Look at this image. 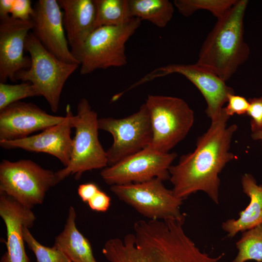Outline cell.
<instances>
[{
    "label": "cell",
    "instance_id": "1",
    "mask_svg": "<svg viewBox=\"0 0 262 262\" xmlns=\"http://www.w3.org/2000/svg\"><path fill=\"white\" fill-rule=\"evenodd\" d=\"M185 219L138 220L133 232L105 243L102 252L109 262H219L201 251L183 229Z\"/></svg>",
    "mask_w": 262,
    "mask_h": 262
},
{
    "label": "cell",
    "instance_id": "2",
    "mask_svg": "<svg viewBox=\"0 0 262 262\" xmlns=\"http://www.w3.org/2000/svg\"><path fill=\"white\" fill-rule=\"evenodd\" d=\"M229 117L224 109L220 116L211 121L208 130L197 138L195 149L182 155L177 164L170 166L169 180L178 197L184 200L202 191L218 204L219 175L235 158L229 150L237 126H227Z\"/></svg>",
    "mask_w": 262,
    "mask_h": 262
},
{
    "label": "cell",
    "instance_id": "3",
    "mask_svg": "<svg viewBox=\"0 0 262 262\" xmlns=\"http://www.w3.org/2000/svg\"><path fill=\"white\" fill-rule=\"evenodd\" d=\"M248 3L247 0H238L218 19L199 51L196 64L225 82L249 56V48L244 37V18Z\"/></svg>",
    "mask_w": 262,
    "mask_h": 262
},
{
    "label": "cell",
    "instance_id": "4",
    "mask_svg": "<svg viewBox=\"0 0 262 262\" xmlns=\"http://www.w3.org/2000/svg\"><path fill=\"white\" fill-rule=\"evenodd\" d=\"M98 118L88 100L82 98L77 106V114L72 118L75 134L68 164L56 172L60 182L70 175L78 180L83 173L108 166L106 151L98 137Z\"/></svg>",
    "mask_w": 262,
    "mask_h": 262
},
{
    "label": "cell",
    "instance_id": "5",
    "mask_svg": "<svg viewBox=\"0 0 262 262\" xmlns=\"http://www.w3.org/2000/svg\"><path fill=\"white\" fill-rule=\"evenodd\" d=\"M25 50L30 55L31 65L29 68L16 73L15 80L32 83L55 113L65 83L80 65L57 58L43 46L31 32L26 37Z\"/></svg>",
    "mask_w": 262,
    "mask_h": 262
},
{
    "label": "cell",
    "instance_id": "6",
    "mask_svg": "<svg viewBox=\"0 0 262 262\" xmlns=\"http://www.w3.org/2000/svg\"><path fill=\"white\" fill-rule=\"evenodd\" d=\"M152 130L150 148L163 153L182 141L192 127L194 113L182 98L163 95H148L145 102Z\"/></svg>",
    "mask_w": 262,
    "mask_h": 262
},
{
    "label": "cell",
    "instance_id": "7",
    "mask_svg": "<svg viewBox=\"0 0 262 262\" xmlns=\"http://www.w3.org/2000/svg\"><path fill=\"white\" fill-rule=\"evenodd\" d=\"M59 182L56 172L30 160L0 164V193L31 209L42 204L47 192Z\"/></svg>",
    "mask_w": 262,
    "mask_h": 262
},
{
    "label": "cell",
    "instance_id": "8",
    "mask_svg": "<svg viewBox=\"0 0 262 262\" xmlns=\"http://www.w3.org/2000/svg\"><path fill=\"white\" fill-rule=\"evenodd\" d=\"M141 21L134 17L126 24L95 29L85 42L79 56L80 74L86 75L97 69L126 65L125 45L139 27Z\"/></svg>",
    "mask_w": 262,
    "mask_h": 262
},
{
    "label": "cell",
    "instance_id": "9",
    "mask_svg": "<svg viewBox=\"0 0 262 262\" xmlns=\"http://www.w3.org/2000/svg\"><path fill=\"white\" fill-rule=\"evenodd\" d=\"M163 182L155 178L141 183L112 185L110 190L149 220L185 219V215L180 210L183 200L166 188Z\"/></svg>",
    "mask_w": 262,
    "mask_h": 262
},
{
    "label": "cell",
    "instance_id": "10",
    "mask_svg": "<svg viewBox=\"0 0 262 262\" xmlns=\"http://www.w3.org/2000/svg\"><path fill=\"white\" fill-rule=\"evenodd\" d=\"M99 130L110 133L114 139L106 151L108 166L147 147L152 139L149 113L144 103L138 111L124 118H98Z\"/></svg>",
    "mask_w": 262,
    "mask_h": 262
},
{
    "label": "cell",
    "instance_id": "11",
    "mask_svg": "<svg viewBox=\"0 0 262 262\" xmlns=\"http://www.w3.org/2000/svg\"><path fill=\"white\" fill-rule=\"evenodd\" d=\"M177 153H163L149 147L115 164L103 168L100 176L107 184L141 183L155 178L169 179V169Z\"/></svg>",
    "mask_w": 262,
    "mask_h": 262
},
{
    "label": "cell",
    "instance_id": "12",
    "mask_svg": "<svg viewBox=\"0 0 262 262\" xmlns=\"http://www.w3.org/2000/svg\"><path fill=\"white\" fill-rule=\"evenodd\" d=\"M175 73L184 76L199 90L206 101V113L211 121L220 116L229 96L235 94L233 89L227 85L226 82L196 63L171 64L156 68L131 85V87L133 89L157 78Z\"/></svg>",
    "mask_w": 262,
    "mask_h": 262
},
{
    "label": "cell",
    "instance_id": "13",
    "mask_svg": "<svg viewBox=\"0 0 262 262\" xmlns=\"http://www.w3.org/2000/svg\"><path fill=\"white\" fill-rule=\"evenodd\" d=\"M32 33L43 46L61 61L80 65L72 55L57 0H39L33 6Z\"/></svg>",
    "mask_w": 262,
    "mask_h": 262
},
{
    "label": "cell",
    "instance_id": "14",
    "mask_svg": "<svg viewBox=\"0 0 262 262\" xmlns=\"http://www.w3.org/2000/svg\"><path fill=\"white\" fill-rule=\"evenodd\" d=\"M31 19L22 20L8 15L0 16V82L8 79L15 82V75L27 69L31 65L30 57L25 56L26 37L33 27Z\"/></svg>",
    "mask_w": 262,
    "mask_h": 262
},
{
    "label": "cell",
    "instance_id": "15",
    "mask_svg": "<svg viewBox=\"0 0 262 262\" xmlns=\"http://www.w3.org/2000/svg\"><path fill=\"white\" fill-rule=\"evenodd\" d=\"M65 116L47 113L31 102L17 101L0 111V141L27 137L64 120Z\"/></svg>",
    "mask_w": 262,
    "mask_h": 262
},
{
    "label": "cell",
    "instance_id": "16",
    "mask_svg": "<svg viewBox=\"0 0 262 262\" xmlns=\"http://www.w3.org/2000/svg\"><path fill=\"white\" fill-rule=\"evenodd\" d=\"M73 115L67 105L65 118L62 122L36 135L18 140L0 141V146L6 149L20 148L30 152L46 153L57 158L66 167L69 163L71 153Z\"/></svg>",
    "mask_w": 262,
    "mask_h": 262
},
{
    "label": "cell",
    "instance_id": "17",
    "mask_svg": "<svg viewBox=\"0 0 262 262\" xmlns=\"http://www.w3.org/2000/svg\"><path fill=\"white\" fill-rule=\"evenodd\" d=\"M0 216L4 222L6 251L0 262H30L26 253L23 229H30L36 217L29 209L11 197L0 193Z\"/></svg>",
    "mask_w": 262,
    "mask_h": 262
},
{
    "label": "cell",
    "instance_id": "18",
    "mask_svg": "<svg viewBox=\"0 0 262 262\" xmlns=\"http://www.w3.org/2000/svg\"><path fill=\"white\" fill-rule=\"evenodd\" d=\"M57 0L63 10V24L70 49L79 62V57L85 42L95 30L96 7L94 0Z\"/></svg>",
    "mask_w": 262,
    "mask_h": 262
},
{
    "label": "cell",
    "instance_id": "19",
    "mask_svg": "<svg viewBox=\"0 0 262 262\" xmlns=\"http://www.w3.org/2000/svg\"><path fill=\"white\" fill-rule=\"evenodd\" d=\"M244 193L250 198L246 208L239 213V217L224 222L222 228L229 237H233L239 232H243L262 224V185H258L250 174L241 178Z\"/></svg>",
    "mask_w": 262,
    "mask_h": 262
},
{
    "label": "cell",
    "instance_id": "20",
    "mask_svg": "<svg viewBox=\"0 0 262 262\" xmlns=\"http://www.w3.org/2000/svg\"><path fill=\"white\" fill-rule=\"evenodd\" d=\"M76 219L75 209L70 206L64 228L55 237L53 246L61 250L71 262H97L89 241L78 229Z\"/></svg>",
    "mask_w": 262,
    "mask_h": 262
},
{
    "label": "cell",
    "instance_id": "21",
    "mask_svg": "<svg viewBox=\"0 0 262 262\" xmlns=\"http://www.w3.org/2000/svg\"><path fill=\"white\" fill-rule=\"evenodd\" d=\"M133 17L146 20L159 28H164L171 20L174 5L168 0H129Z\"/></svg>",
    "mask_w": 262,
    "mask_h": 262
},
{
    "label": "cell",
    "instance_id": "22",
    "mask_svg": "<svg viewBox=\"0 0 262 262\" xmlns=\"http://www.w3.org/2000/svg\"><path fill=\"white\" fill-rule=\"evenodd\" d=\"M96 7L95 29L102 26L126 24L134 18L129 0H94Z\"/></svg>",
    "mask_w": 262,
    "mask_h": 262
},
{
    "label": "cell",
    "instance_id": "23",
    "mask_svg": "<svg viewBox=\"0 0 262 262\" xmlns=\"http://www.w3.org/2000/svg\"><path fill=\"white\" fill-rule=\"evenodd\" d=\"M236 246L238 252L232 262H262V224L243 232Z\"/></svg>",
    "mask_w": 262,
    "mask_h": 262
},
{
    "label": "cell",
    "instance_id": "24",
    "mask_svg": "<svg viewBox=\"0 0 262 262\" xmlns=\"http://www.w3.org/2000/svg\"><path fill=\"white\" fill-rule=\"evenodd\" d=\"M238 0H175L174 5L184 16L200 10L211 12L217 19L223 17Z\"/></svg>",
    "mask_w": 262,
    "mask_h": 262
},
{
    "label": "cell",
    "instance_id": "25",
    "mask_svg": "<svg viewBox=\"0 0 262 262\" xmlns=\"http://www.w3.org/2000/svg\"><path fill=\"white\" fill-rule=\"evenodd\" d=\"M41 96L32 83L9 84L0 82V111L24 98Z\"/></svg>",
    "mask_w": 262,
    "mask_h": 262
},
{
    "label": "cell",
    "instance_id": "26",
    "mask_svg": "<svg viewBox=\"0 0 262 262\" xmlns=\"http://www.w3.org/2000/svg\"><path fill=\"white\" fill-rule=\"evenodd\" d=\"M25 243L34 254L36 262H71L67 256L59 249L44 246L39 243L31 233L29 228L23 229Z\"/></svg>",
    "mask_w": 262,
    "mask_h": 262
},
{
    "label": "cell",
    "instance_id": "27",
    "mask_svg": "<svg viewBox=\"0 0 262 262\" xmlns=\"http://www.w3.org/2000/svg\"><path fill=\"white\" fill-rule=\"evenodd\" d=\"M249 108L246 115L251 117L252 133L262 131V97L249 98Z\"/></svg>",
    "mask_w": 262,
    "mask_h": 262
},
{
    "label": "cell",
    "instance_id": "28",
    "mask_svg": "<svg viewBox=\"0 0 262 262\" xmlns=\"http://www.w3.org/2000/svg\"><path fill=\"white\" fill-rule=\"evenodd\" d=\"M227 106L224 108L226 113L229 116L235 114L246 115L249 108V102L245 98L230 94L228 97Z\"/></svg>",
    "mask_w": 262,
    "mask_h": 262
},
{
    "label": "cell",
    "instance_id": "29",
    "mask_svg": "<svg viewBox=\"0 0 262 262\" xmlns=\"http://www.w3.org/2000/svg\"><path fill=\"white\" fill-rule=\"evenodd\" d=\"M33 11L30 0H13L9 16L17 19L28 20L32 19Z\"/></svg>",
    "mask_w": 262,
    "mask_h": 262
},
{
    "label": "cell",
    "instance_id": "30",
    "mask_svg": "<svg viewBox=\"0 0 262 262\" xmlns=\"http://www.w3.org/2000/svg\"><path fill=\"white\" fill-rule=\"evenodd\" d=\"M111 201L110 197L99 190L87 203L91 210L98 212H105L111 205Z\"/></svg>",
    "mask_w": 262,
    "mask_h": 262
},
{
    "label": "cell",
    "instance_id": "31",
    "mask_svg": "<svg viewBox=\"0 0 262 262\" xmlns=\"http://www.w3.org/2000/svg\"><path fill=\"white\" fill-rule=\"evenodd\" d=\"M99 190L94 183H83L79 186L78 194L84 202H88Z\"/></svg>",
    "mask_w": 262,
    "mask_h": 262
},
{
    "label": "cell",
    "instance_id": "32",
    "mask_svg": "<svg viewBox=\"0 0 262 262\" xmlns=\"http://www.w3.org/2000/svg\"><path fill=\"white\" fill-rule=\"evenodd\" d=\"M13 0H0V16L9 15Z\"/></svg>",
    "mask_w": 262,
    "mask_h": 262
},
{
    "label": "cell",
    "instance_id": "33",
    "mask_svg": "<svg viewBox=\"0 0 262 262\" xmlns=\"http://www.w3.org/2000/svg\"><path fill=\"white\" fill-rule=\"evenodd\" d=\"M251 137L254 140H260L262 142V131L252 133Z\"/></svg>",
    "mask_w": 262,
    "mask_h": 262
}]
</instances>
